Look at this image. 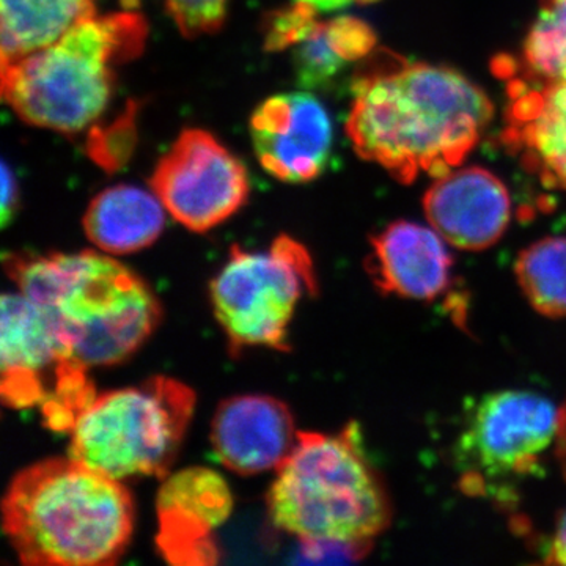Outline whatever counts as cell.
Here are the masks:
<instances>
[{
	"mask_svg": "<svg viewBox=\"0 0 566 566\" xmlns=\"http://www.w3.org/2000/svg\"><path fill=\"white\" fill-rule=\"evenodd\" d=\"M352 93L346 134L354 150L405 185L420 174L452 172L493 118L485 92L457 70L390 51L356 71Z\"/></svg>",
	"mask_w": 566,
	"mask_h": 566,
	"instance_id": "obj_1",
	"label": "cell"
},
{
	"mask_svg": "<svg viewBox=\"0 0 566 566\" xmlns=\"http://www.w3.org/2000/svg\"><path fill=\"white\" fill-rule=\"evenodd\" d=\"M3 270L87 370L125 363L161 324L151 286L109 253L10 252Z\"/></svg>",
	"mask_w": 566,
	"mask_h": 566,
	"instance_id": "obj_2",
	"label": "cell"
},
{
	"mask_svg": "<svg viewBox=\"0 0 566 566\" xmlns=\"http://www.w3.org/2000/svg\"><path fill=\"white\" fill-rule=\"evenodd\" d=\"M2 526L21 564L114 565L132 543L133 495L70 455L48 458L11 480Z\"/></svg>",
	"mask_w": 566,
	"mask_h": 566,
	"instance_id": "obj_3",
	"label": "cell"
},
{
	"mask_svg": "<svg viewBox=\"0 0 566 566\" xmlns=\"http://www.w3.org/2000/svg\"><path fill=\"white\" fill-rule=\"evenodd\" d=\"M360 441L356 423L337 434L300 431L266 494L279 532L297 542L364 543L389 527V494Z\"/></svg>",
	"mask_w": 566,
	"mask_h": 566,
	"instance_id": "obj_4",
	"label": "cell"
},
{
	"mask_svg": "<svg viewBox=\"0 0 566 566\" xmlns=\"http://www.w3.org/2000/svg\"><path fill=\"white\" fill-rule=\"evenodd\" d=\"M145 35L139 14L87 18L54 43L2 63L3 99L29 125L80 133L106 111L115 70L139 54Z\"/></svg>",
	"mask_w": 566,
	"mask_h": 566,
	"instance_id": "obj_5",
	"label": "cell"
},
{
	"mask_svg": "<svg viewBox=\"0 0 566 566\" xmlns=\"http://www.w3.org/2000/svg\"><path fill=\"white\" fill-rule=\"evenodd\" d=\"M196 394L169 376L96 394L70 430L69 455L125 480L166 476L191 423Z\"/></svg>",
	"mask_w": 566,
	"mask_h": 566,
	"instance_id": "obj_6",
	"label": "cell"
},
{
	"mask_svg": "<svg viewBox=\"0 0 566 566\" xmlns=\"http://www.w3.org/2000/svg\"><path fill=\"white\" fill-rule=\"evenodd\" d=\"M318 290L311 253L292 237L275 238L266 251L234 245L212 279V312L230 352L289 349V327L297 305Z\"/></svg>",
	"mask_w": 566,
	"mask_h": 566,
	"instance_id": "obj_7",
	"label": "cell"
},
{
	"mask_svg": "<svg viewBox=\"0 0 566 566\" xmlns=\"http://www.w3.org/2000/svg\"><path fill=\"white\" fill-rule=\"evenodd\" d=\"M87 368L77 364L43 314L24 294L2 297L0 394L13 409L40 408L52 431L70 433L96 395Z\"/></svg>",
	"mask_w": 566,
	"mask_h": 566,
	"instance_id": "obj_8",
	"label": "cell"
},
{
	"mask_svg": "<svg viewBox=\"0 0 566 566\" xmlns=\"http://www.w3.org/2000/svg\"><path fill=\"white\" fill-rule=\"evenodd\" d=\"M558 419L556 406L528 390H501L482 398L457 444L464 491L505 497L510 482L539 468L543 453L557 439Z\"/></svg>",
	"mask_w": 566,
	"mask_h": 566,
	"instance_id": "obj_9",
	"label": "cell"
},
{
	"mask_svg": "<svg viewBox=\"0 0 566 566\" xmlns=\"http://www.w3.org/2000/svg\"><path fill=\"white\" fill-rule=\"evenodd\" d=\"M150 185L175 221L197 233L229 221L251 193L244 164L203 129L178 136L159 159Z\"/></svg>",
	"mask_w": 566,
	"mask_h": 566,
	"instance_id": "obj_10",
	"label": "cell"
},
{
	"mask_svg": "<svg viewBox=\"0 0 566 566\" xmlns=\"http://www.w3.org/2000/svg\"><path fill=\"white\" fill-rule=\"evenodd\" d=\"M253 150L271 177L301 185L318 178L333 150V123L312 93L271 96L251 118Z\"/></svg>",
	"mask_w": 566,
	"mask_h": 566,
	"instance_id": "obj_11",
	"label": "cell"
},
{
	"mask_svg": "<svg viewBox=\"0 0 566 566\" xmlns=\"http://www.w3.org/2000/svg\"><path fill=\"white\" fill-rule=\"evenodd\" d=\"M232 510L229 483L212 469L193 465L167 474L156 497L159 553L174 565L216 564L214 531Z\"/></svg>",
	"mask_w": 566,
	"mask_h": 566,
	"instance_id": "obj_12",
	"label": "cell"
},
{
	"mask_svg": "<svg viewBox=\"0 0 566 566\" xmlns=\"http://www.w3.org/2000/svg\"><path fill=\"white\" fill-rule=\"evenodd\" d=\"M297 438L292 409L270 395H234L212 417L214 455L238 475L277 471L292 455Z\"/></svg>",
	"mask_w": 566,
	"mask_h": 566,
	"instance_id": "obj_13",
	"label": "cell"
},
{
	"mask_svg": "<svg viewBox=\"0 0 566 566\" xmlns=\"http://www.w3.org/2000/svg\"><path fill=\"white\" fill-rule=\"evenodd\" d=\"M436 232L463 251H483L501 240L512 216L504 182L482 167L439 177L423 197Z\"/></svg>",
	"mask_w": 566,
	"mask_h": 566,
	"instance_id": "obj_14",
	"label": "cell"
},
{
	"mask_svg": "<svg viewBox=\"0 0 566 566\" xmlns=\"http://www.w3.org/2000/svg\"><path fill=\"white\" fill-rule=\"evenodd\" d=\"M506 80L509 106L502 134L506 148L547 188L566 191V82Z\"/></svg>",
	"mask_w": 566,
	"mask_h": 566,
	"instance_id": "obj_15",
	"label": "cell"
},
{
	"mask_svg": "<svg viewBox=\"0 0 566 566\" xmlns=\"http://www.w3.org/2000/svg\"><path fill=\"white\" fill-rule=\"evenodd\" d=\"M441 234L420 223L398 221L371 238L367 271L382 293L434 301L452 283L453 260Z\"/></svg>",
	"mask_w": 566,
	"mask_h": 566,
	"instance_id": "obj_16",
	"label": "cell"
},
{
	"mask_svg": "<svg viewBox=\"0 0 566 566\" xmlns=\"http://www.w3.org/2000/svg\"><path fill=\"white\" fill-rule=\"evenodd\" d=\"M169 214L156 192L118 185L99 192L84 214V232L98 251L129 255L161 237Z\"/></svg>",
	"mask_w": 566,
	"mask_h": 566,
	"instance_id": "obj_17",
	"label": "cell"
},
{
	"mask_svg": "<svg viewBox=\"0 0 566 566\" xmlns=\"http://www.w3.org/2000/svg\"><path fill=\"white\" fill-rule=\"evenodd\" d=\"M95 14V0H0L2 63L54 43Z\"/></svg>",
	"mask_w": 566,
	"mask_h": 566,
	"instance_id": "obj_18",
	"label": "cell"
},
{
	"mask_svg": "<svg viewBox=\"0 0 566 566\" xmlns=\"http://www.w3.org/2000/svg\"><path fill=\"white\" fill-rule=\"evenodd\" d=\"M494 69L499 76H517L531 84L566 82V0H542L521 61L502 55Z\"/></svg>",
	"mask_w": 566,
	"mask_h": 566,
	"instance_id": "obj_19",
	"label": "cell"
},
{
	"mask_svg": "<svg viewBox=\"0 0 566 566\" xmlns=\"http://www.w3.org/2000/svg\"><path fill=\"white\" fill-rule=\"evenodd\" d=\"M516 279L538 314L566 316V238H545L528 245L515 263Z\"/></svg>",
	"mask_w": 566,
	"mask_h": 566,
	"instance_id": "obj_20",
	"label": "cell"
},
{
	"mask_svg": "<svg viewBox=\"0 0 566 566\" xmlns=\"http://www.w3.org/2000/svg\"><path fill=\"white\" fill-rule=\"evenodd\" d=\"M292 51L297 85L304 91L327 87L348 65L331 43L326 21H316Z\"/></svg>",
	"mask_w": 566,
	"mask_h": 566,
	"instance_id": "obj_21",
	"label": "cell"
},
{
	"mask_svg": "<svg viewBox=\"0 0 566 566\" xmlns=\"http://www.w3.org/2000/svg\"><path fill=\"white\" fill-rule=\"evenodd\" d=\"M230 0H164L180 32L189 39L219 31Z\"/></svg>",
	"mask_w": 566,
	"mask_h": 566,
	"instance_id": "obj_22",
	"label": "cell"
},
{
	"mask_svg": "<svg viewBox=\"0 0 566 566\" xmlns=\"http://www.w3.org/2000/svg\"><path fill=\"white\" fill-rule=\"evenodd\" d=\"M316 17L318 11L297 2L289 9L275 11L264 31V48L266 51L292 50L314 28L318 21Z\"/></svg>",
	"mask_w": 566,
	"mask_h": 566,
	"instance_id": "obj_23",
	"label": "cell"
},
{
	"mask_svg": "<svg viewBox=\"0 0 566 566\" xmlns=\"http://www.w3.org/2000/svg\"><path fill=\"white\" fill-rule=\"evenodd\" d=\"M326 29L335 51L348 63L368 57L378 43L374 29L359 18L337 17L326 21Z\"/></svg>",
	"mask_w": 566,
	"mask_h": 566,
	"instance_id": "obj_24",
	"label": "cell"
},
{
	"mask_svg": "<svg viewBox=\"0 0 566 566\" xmlns=\"http://www.w3.org/2000/svg\"><path fill=\"white\" fill-rule=\"evenodd\" d=\"M371 542H300L297 560L311 564H352L370 553Z\"/></svg>",
	"mask_w": 566,
	"mask_h": 566,
	"instance_id": "obj_25",
	"label": "cell"
},
{
	"mask_svg": "<svg viewBox=\"0 0 566 566\" xmlns=\"http://www.w3.org/2000/svg\"><path fill=\"white\" fill-rule=\"evenodd\" d=\"M18 203H20V186H18L17 175L9 166V163H2V227L6 229L14 214H17Z\"/></svg>",
	"mask_w": 566,
	"mask_h": 566,
	"instance_id": "obj_26",
	"label": "cell"
},
{
	"mask_svg": "<svg viewBox=\"0 0 566 566\" xmlns=\"http://www.w3.org/2000/svg\"><path fill=\"white\" fill-rule=\"evenodd\" d=\"M545 564L566 565V510L558 517L556 531L547 545Z\"/></svg>",
	"mask_w": 566,
	"mask_h": 566,
	"instance_id": "obj_27",
	"label": "cell"
},
{
	"mask_svg": "<svg viewBox=\"0 0 566 566\" xmlns=\"http://www.w3.org/2000/svg\"><path fill=\"white\" fill-rule=\"evenodd\" d=\"M293 2L312 7V9L318 11V13H331V11L346 9V7L352 6L356 0H293Z\"/></svg>",
	"mask_w": 566,
	"mask_h": 566,
	"instance_id": "obj_28",
	"label": "cell"
},
{
	"mask_svg": "<svg viewBox=\"0 0 566 566\" xmlns=\"http://www.w3.org/2000/svg\"><path fill=\"white\" fill-rule=\"evenodd\" d=\"M557 458L566 479V405L560 409V419H558Z\"/></svg>",
	"mask_w": 566,
	"mask_h": 566,
	"instance_id": "obj_29",
	"label": "cell"
},
{
	"mask_svg": "<svg viewBox=\"0 0 566 566\" xmlns=\"http://www.w3.org/2000/svg\"><path fill=\"white\" fill-rule=\"evenodd\" d=\"M356 2H359V3H371V2H378V0H356Z\"/></svg>",
	"mask_w": 566,
	"mask_h": 566,
	"instance_id": "obj_30",
	"label": "cell"
}]
</instances>
